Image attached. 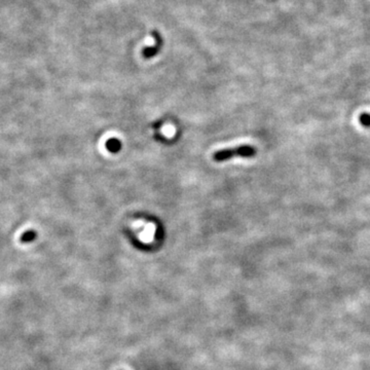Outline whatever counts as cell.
Wrapping results in <instances>:
<instances>
[{
    "label": "cell",
    "instance_id": "1",
    "mask_svg": "<svg viewBox=\"0 0 370 370\" xmlns=\"http://www.w3.org/2000/svg\"><path fill=\"white\" fill-rule=\"evenodd\" d=\"M256 148L251 145H241L235 148L219 150V152L213 155V159L215 161H224L235 157L252 158L256 155Z\"/></svg>",
    "mask_w": 370,
    "mask_h": 370
},
{
    "label": "cell",
    "instance_id": "2",
    "mask_svg": "<svg viewBox=\"0 0 370 370\" xmlns=\"http://www.w3.org/2000/svg\"><path fill=\"white\" fill-rule=\"evenodd\" d=\"M154 37L156 38V46L155 47H150V48H144L143 52H142V54L144 58H152L154 57L155 54H157L159 50H160V47L162 46V39L160 37V35L159 34V32L155 31L154 32Z\"/></svg>",
    "mask_w": 370,
    "mask_h": 370
},
{
    "label": "cell",
    "instance_id": "3",
    "mask_svg": "<svg viewBox=\"0 0 370 370\" xmlns=\"http://www.w3.org/2000/svg\"><path fill=\"white\" fill-rule=\"evenodd\" d=\"M37 239V232L33 229H29L21 235L20 237V242L22 244H29L32 243Z\"/></svg>",
    "mask_w": 370,
    "mask_h": 370
},
{
    "label": "cell",
    "instance_id": "4",
    "mask_svg": "<svg viewBox=\"0 0 370 370\" xmlns=\"http://www.w3.org/2000/svg\"><path fill=\"white\" fill-rule=\"evenodd\" d=\"M359 122L364 128H370V113H361L359 115Z\"/></svg>",
    "mask_w": 370,
    "mask_h": 370
},
{
    "label": "cell",
    "instance_id": "5",
    "mask_svg": "<svg viewBox=\"0 0 370 370\" xmlns=\"http://www.w3.org/2000/svg\"><path fill=\"white\" fill-rule=\"evenodd\" d=\"M106 146L109 150H110V152H118L119 148H120V143L116 139H111V140L108 141Z\"/></svg>",
    "mask_w": 370,
    "mask_h": 370
}]
</instances>
